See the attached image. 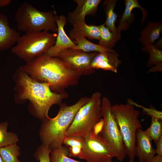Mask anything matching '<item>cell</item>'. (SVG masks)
<instances>
[{
    "instance_id": "obj_9",
    "label": "cell",
    "mask_w": 162,
    "mask_h": 162,
    "mask_svg": "<svg viewBox=\"0 0 162 162\" xmlns=\"http://www.w3.org/2000/svg\"><path fill=\"white\" fill-rule=\"evenodd\" d=\"M84 139V146L77 158L87 162H104L115 157L112 149L99 135L92 132Z\"/></svg>"
},
{
    "instance_id": "obj_24",
    "label": "cell",
    "mask_w": 162,
    "mask_h": 162,
    "mask_svg": "<svg viewBox=\"0 0 162 162\" xmlns=\"http://www.w3.org/2000/svg\"><path fill=\"white\" fill-rule=\"evenodd\" d=\"M69 149L63 145L52 150L50 153L51 162H82L72 159L68 157Z\"/></svg>"
},
{
    "instance_id": "obj_36",
    "label": "cell",
    "mask_w": 162,
    "mask_h": 162,
    "mask_svg": "<svg viewBox=\"0 0 162 162\" xmlns=\"http://www.w3.org/2000/svg\"><path fill=\"white\" fill-rule=\"evenodd\" d=\"M104 162H113L112 160V159H109L106 161Z\"/></svg>"
},
{
    "instance_id": "obj_15",
    "label": "cell",
    "mask_w": 162,
    "mask_h": 162,
    "mask_svg": "<svg viewBox=\"0 0 162 162\" xmlns=\"http://www.w3.org/2000/svg\"><path fill=\"white\" fill-rule=\"evenodd\" d=\"M124 4L125 8L124 11L119 20L118 26L116 28V30L119 33H120L123 30L128 29L131 24L134 22L135 16L132 12L134 8H138L142 11V19L141 24L143 23L146 17L148 14L146 10L140 5L137 0H125Z\"/></svg>"
},
{
    "instance_id": "obj_26",
    "label": "cell",
    "mask_w": 162,
    "mask_h": 162,
    "mask_svg": "<svg viewBox=\"0 0 162 162\" xmlns=\"http://www.w3.org/2000/svg\"><path fill=\"white\" fill-rule=\"evenodd\" d=\"M51 151L49 148L42 144L34 154V156L39 162H51L50 154Z\"/></svg>"
},
{
    "instance_id": "obj_34",
    "label": "cell",
    "mask_w": 162,
    "mask_h": 162,
    "mask_svg": "<svg viewBox=\"0 0 162 162\" xmlns=\"http://www.w3.org/2000/svg\"><path fill=\"white\" fill-rule=\"evenodd\" d=\"M162 65H159L155 66L152 67L151 68L149 71L150 72H153L157 71H162Z\"/></svg>"
},
{
    "instance_id": "obj_37",
    "label": "cell",
    "mask_w": 162,
    "mask_h": 162,
    "mask_svg": "<svg viewBox=\"0 0 162 162\" xmlns=\"http://www.w3.org/2000/svg\"><path fill=\"white\" fill-rule=\"evenodd\" d=\"M0 162H4L0 155Z\"/></svg>"
},
{
    "instance_id": "obj_19",
    "label": "cell",
    "mask_w": 162,
    "mask_h": 162,
    "mask_svg": "<svg viewBox=\"0 0 162 162\" xmlns=\"http://www.w3.org/2000/svg\"><path fill=\"white\" fill-rule=\"evenodd\" d=\"M100 37L98 44L107 49L112 50L115 44L121 39L120 34H114L105 26L104 24L99 26Z\"/></svg>"
},
{
    "instance_id": "obj_32",
    "label": "cell",
    "mask_w": 162,
    "mask_h": 162,
    "mask_svg": "<svg viewBox=\"0 0 162 162\" xmlns=\"http://www.w3.org/2000/svg\"><path fill=\"white\" fill-rule=\"evenodd\" d=\"M156 149H155L156 154L157 155L162 156V136L156 143Z\"/></svg>"
},
{
    "instance_id": "obj_6",
    "label": "cell",
    "mask_w": 162,
    "mask_h": 162,
    "mask_svg": "<svg viewBox=\"0 0 162 162\" xmlns=\"http://www.w3.org/2000/svg\"><path fill=\"white\" fill-rule=\"evenodd\" d=\"M101 94L96 92L79 110L65 134L66 137L84 138L93 132L95 125L101 118Z\"/></svg>"
},
{
    "instance_id": "obj_29",
    "label": "cell",
    "mask_w": 162,
    "mask_h": 162,
    "mask_svg": "<svg viewBox=\"0 0 162 162\" xmlns=\"http://www.w3.org/2000/svg\"><path fill=\"white\" fill-rule=\"evenodd\" d=\"M94 69H101L106 70H110L116 73L117 69L110 62L105 60H100L91 65Z\"/></svg>"
},
{
    "instance_id": "obj_1",
    "label": "cell",
    "mask_w": 162,
    "mask_h": 162,
    "mask_svg": "<svg viewBox=\"0 0 162 162\" xmlns=\"http://www.w3.org/2000/svg\"><path fill=\"white\" fill-rule=\"evenodd\" d=\"M22 68L55 88H64L76 84L81 74L66 67L56 57L46 54L28 62Z\"/></svg>"
},
{
    "instance_id": "obj_35",
    "label": "cell",
    "mask_w": 162,
    "mask_h": 162,
    "mask_svg": "<svg viewBox=\"0 0 162 162\" xmlns=\"http://www.w3.org/2000/svg\"><path fill=\"white\" fill-rule=\"evenodd\" d=\"M11 0H0V7H4L9 4Z\"/></svg>"
},
{
    "instance_id": "obj_16",
    "label": "cell",
    "mask_w": 162,
    "mask_h": 162,
    "mask_svg": "<svg viewBox=\"0 0 162 162\" xmlns=\"http://www.w3.org/2000/svg\"><path fill=\"white\" fill-rule=\"evenodd\" d=\"M69 37L76 45L73 48L75 49L80 50L87 52H112L115 51L104 47L99 44L92 43L88 40L85 37L75 33L72 30L69 31Z\"/></svg>"
},
{
    "instance_id": "obj_7",
    "label": "cell",
    "mask_w": 162,
    "mask_h": 162,
    "mask_svg": "<svg viewBox=\"0 0 162 162\" xmlns=\"http://www.w3.org/2000/svg\"><path fill=\"white\" fill-rule=\"evenodd\" d=\"M57 34L49 32H30L20 36L12 52L28 62L46 53L55 44Z\"/></svg>"
},
{
    "instance_id": "obj_17",
    "label": "cell",
    "mask_w": 162,
    "mask_h": 162,
    "mask_svg": "<svg viewBox=\"0 0 162 162\" xmlns=\"http://www.w3.org/2000/svg\"><path fill=\"white\" fill-rule=\"evenodd\" d=\"M162 30V21L159 22H149L141 31L139 40L144 46L153 44L159 37Z\"/></svg>"
},
{
    "instance_id": "obj_25",
    "label": "cell",
    "mask_w": 162,
    "mask_h": 162,
    "mask_svg": "<svg viewBox=\"0 0 162 162\" xmlns=\"http://www.w3.org/2000/svg\"><path fill=\"white\" fill-rule=\"evenodd\" d=\"M160 120L156 118H152L151 125L145 131L155 143L162 136V123Z\"/></svg>"
},
{
    "instance_id": "obj_30",
    "label": "cell",
    "mask_w": 162,
    "mask_h": 162,
    "mask_svg": "<svg viewBox=\"0 0 162 162\" xmlns=\"http://www.w3.org/2000/svg\"><path fill=\"white\" fill-rule=\"evenodd\" d=\"M82 149L81 147L78 146L69 147L68 156L71 157H77L80 153Z\"/></svg>"
},
{
    "instance_id": "obj_33",
    "label": "cell",
    "mask_w": 162,
    "mask_h": 162,
    "mask_svg": "<svg viewBox=\"0 0 162 162\" xmlns=\"http://www.w3.org/2000/svg\"><path fill=\"white\" fill-rule=\"evenodd\" d=\"M147 162H162V156L157 155Z\"/></svg>"
},
{
    "instance_id": "obj_8",
    "label": "cell",
    "mask_w": 162,
    "mask_h": 162,
    "mask_svg": "<svg viewBox=\"0 0 162 162\" xmlns=\"http://www.w3.org/2000/svg\"><path fill=\"white\" fill-rule=\"evenodd\" d=\"M112 106L108 98L105 96L102 98L100 113L104 124L98 135L112 149L115 157L122 162L126 154L122 134L111 110Z\"/></svg>"
},
{
    "instance_id": "obj_5",
    "label": "cell",
    "mask_w": 162,
    "mask_h": 162,
    "mask_svg": "<svg viewBox=\"0 0 162 162\" xmlns=\"http://www.w3.org/2000/svg\"><path fill=\"white\" fill-rule=\"evenodd\" d=\"M55 11H41L28 2L21 4L16 11L14 19L17 28L26 32H57Z\"/></svg>"
},
{
    "instance_id": "obj_11",
    "label": "cell",
    "mask_w": 162,
    "mask_h": 162,
    "mask_svg": "<svg viewBox=\"0 0 162 162\" xmlns=\"http://www.w3.org/2000/svg\"><path fill=\"white\" fill-rule=\"evenodd\" d=\"M67 18L63 15H56V23L58 27L57 36L55 44L49 49L45 54L56 57L61 52L67 49L74 48L76 44L66 33L64 27L67 24Z\"/></svg>"
},
{
    "instance_id": "obj_13",
    "label": "cell",
    "mask_w": 162,
    "mask_h": 162,
    "mask_svg": "<svg viewBox=\"0 0 162 162\" xmlns=\"http://www.w3.org/2000/svg\"><path fill=\"white\" fill-rule=\"evenodd\" d=\"M152 139L145 131L138 129L136 133L135 156L139 162H147L156 154L155 149L152 147Z\"/></svg>"
},
{
    "instance_id": "obj_12",
    "label": "cell",
    "mask_w": 162,
    "mask_h": 162,
    "mask_svg": "<svg viewBox=\"0 0 162 162\" xmlns=\"http://www.w3.org/2000/svg\"><path fill=\"white\" fill-rule=\"evenodd\" d=\"M77 6L73 11L68 13L67 20L72 26L85 23L87 15L94 16L98 9L100 0H74Z\"/></svg>"
},
{
    "instance_id": "obj_2",
    "label": "cell",
    "mask_w": 162,
    "mask_h": 162,
    "mask_svg": "<svg viewBox=\"0 0 162 162\" xmlns=\"http://www.w3.org/2000/svg\"><path fill=\"white\" fill-rule=\"evenodd\" d=\"M89 99L87 97L81 98L70 106L65 103L61 104L55 117L44 119L39 134L42 144L52 150L62 146L66 133L76 114Z\"/></svg>"
},
{
    "instance_id": "obj_27",
    "label": "cell",
    "mask_w": 162,
    "mask_h": 162,
    "mask_svg": "<svg viewBox=\"0 0 162 162\" xmlns=\"http://www.w3.org/2000/svg\"><path fill=\"white\" fill-rule=\"evenodd\" d=\"M127 102L133 105L134 106L142 108L144 112L151 117L158 118L160 120L162 119V112L156 110L154 108H146L140 105H139L131 99L129 98L127 100Z\"/></svg>"
},
{
    "instance_id": "obj_14",
    "label": "cell",
    "mask_w": 162,
    "mask_h": 162,
    "mask_svg": "<svg viewBox=\"0 0 162 162\" xmlns=\"http://www.w3.org/2000/svg\"><path fill=\"white\" fill-rule=\"evenodd\" d=\"M20 34L9 26L7 16L0 13V51L8 49L17 43Z\"/></svg>"
},
{
    "instance_id": "obj_10",
    "label": "cell",
    "mask_w": 162,
    "mask_h": 162,
    "mask_svg": "<svg viewBox=\"0 0 162 162\" xmlns=\"http://www.w3.org/2000/svg\"><path fill=\"white\" fill-rule=\"evenodd\" d=\"M98 53L87 52L71 48L61 52L56 57L59 59L66 67L81 75L94 72L95 69L91 67V64Z\"/></svg>"
},
{
    "instance_id": "obj_3",
    "label": "cell",
    "mask_w": 162,
    "mask_h": 162,
    "mask_svg": "<svg viewBox=\"0 0 162 162\" xmlns=\"http://www.w3.org/2000/svg\"><path fill=\"white\" fill-rule=\"evenodd\" d=\"M20 83L23 88L21 98L29 100L38 115L43 119L49 118L48 112L50 107L54 104H60L67 96L65 93L52 92L48 83L37 82L25 74L21 75Z\"/></svg>"
},
{
    "instance_id": "obj_31",
    "label": "cell",
    "mask_w": 162,
    "mask_h": 162,
    "mask_svg": "<svg viewBox=\"0 0 162 162\" xmlns=\"http://www.w3.org/2000/svg\"><path fill=\"white\" fill-rule=\"evenodd\" d=\"M104 124V120L101 118L100 121L94 126L93 133L95 135H98L101 131Z\"/></svg>"
},
{
    "instance_id": "obj_23",
    "label": "cell",
    "mask_w": 162,
    "mask_h": 162,
    "mask_svg": "<svg viewBox=\"0 0 162 162\" xmlns=\"http://www.w3.org/2000/svg\"><path fill=\"white\" fill-rule=\"evenodd\" d=\"M8 125L7 122L0 123V148L16 143L18 142L16 134L7 132Z\"/></svg>"
},
{
    "instance_id": "obj_22",
    "label": "cell",
    "mask_w": 162,
    "mask_h": 162,
    "mask_svg": "<svg viewBox=\"0 0 162 162\" xmlns=\"http://www.w3.org/2000/svg\"><path fill=\"white\" fill-rule=\"evenodd\" d=\"M16 144L0 148V155L4 162H20L18 158L20 148Z\"/></svg>"
},
{
    "instance_id": "obj_21",
    "label": "cell",
    "mask_w": 162,
    "mask_h": 162,
    "mask_svg": "<svg viewBox=\"0 0 162 162\" xmlns=\"http://www.w3.org/2000/svg\"><path fill=\"white\" fill-rule=\"evenodd\" d=\"M144 52L147 53L149 56L147 63L148 67L162 65V50L153 44L146 45L142 48Z\"/></svg>"
},
{
    "instance_id": "obj_4",
    "label": "cell",
    "mask_w": 162,
    "mask_h": 162,
    "mask_svg": "<svg viewBox=\"0 0 162 162\" xmlns=\"http://www.w3.org/2000/svg\"><path fill=\"white\" fill-rule=\"evenodd\" d=\"M111 110L122 134L129 162H134L136 133L142 128L139 119L140 112L128 102L112 106Z\"/></svg>"
},
{
    "instance_id": "obj_20",
    "label": "cell",
    "mask_w": 162,
    "mask_h": 162,
    "mask_svg": "<svg viewBox=\"0 0 162 162\" xmlns=\"http://www.w3.org/2000/svg\"><path fill=\"white\" fill-rule=\"evenodd\" d=\"M72 30L75 33L89 39H95L99 40L100 37V32L99 26L87 25L86 22L80 23L73 26Z\"/></svg>"
},
{
    "instance_id": "obj_18",
    "label": "cell",
    "mask_w": 162,
    "mask_h": 162,
    "mask_svg": "<svg viewBox=\"0 0 162 162\" xmlns=\"http://www.w3.org/2000/svg\"><path fill=\"white\" fill-rule=\"evenodd\" d=\"M116 0H104L103 6L106 17L105 22L104 23L106 27L111 32L115 34H120L116 30L115 22L118 16L114 11Z\"/></svg>"
},
{
    "instance_id": "obj_28",
    "label": "cell",
    "mask_w": 162,
    "mask_h": 162,
    "mask_svg": "<svg viewBox=\"0 0 162 162\" xmlns=\"http://www.w3.org/2000/svg\"><path fill=\"white\" fill-rule=\"evenodd\" d=\"M84 138L77 136H67L64 139L63 144L66 147H70L73 146H79L82 148L84 143Z\"/></svg>"
}]
</instances>
